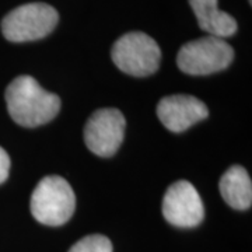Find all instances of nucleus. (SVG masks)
Segmentation results:
<instances>
[{"mask_svg":"<svg viewBox=\"0 0 252 252\" xmlns=\"http://www.w3.org/2000/svg\"><path fill=\"white\" fill-rule=\"evenodd\" d=\"M157 115L168 130L181 133L209 115L206 104L192 95L164 97L157 105Z\"/></svg>","mask_w":252,"mask_h":252,"instance_id":"obj_8","label":"nucleus"},{"mask_svg":"<svg viewBox=\"0 0 252 252\" xmlns=\"http://www.w3.org/2000/svg\"><path fill=\"white\" fill-rule=\"evenodd\" d=\"M248 1H250V3H252V0H248Z\"/></svg>","mask_w":252,"mask_h":252,"instance_id":"obj_13","label":"nucleus"},{"mask_svg":"<svg viewBox=\"0 0 252 252\" xmlns=\"http://www.w3.org/2000/svg\"><path fill=\"white\" fill-rule=\"evenodd\" d=\"M111 58L118 69L126 74L146 77L158 69L161 51L152 36L133 31L122 35L114 44Z\"/></svg>","mask_w":252,"mask_h":252,"instance_id":"obj_3","label":"nucleus"},{"mask_svg":"<svg viewBox=\"0 0 252 252\" xmlns=\"http://www.w3.org/2000/svg\"><path fill=\"white\" fill-rule=\"evenodd\" d=\"M199 27L209 35L228 38L237 32V21L228 13L219 9L217 0H189Z\"/></svg>","mask_w":252,"mask_h":252,"instance_id":"obj_9","label":"nucleus"},{"mask_svg":"<svg viewBox=\"0 0 252 252\" xmlns=\"http://www.w3.org/2000/svg\"><path fill=\"white\" fill-rule=\"evenodd\" d=\"M112 244L105 235L91 234L81 238L73 245L69 252H112Z\"/></svg>","mask_w":252,"mask_h":252,"instance_id":"obj_11","label":"nucleus"},{"mask_svg":"<svg viewBox=\"0 0 252 252\" xmlns=\"http://www.w3.org/2000/svg\"><path fill=\"white\" fill-rule=\"evenodd\" d=\"M220 193L228 206L247 210L252 205V182L250 174L241 165H233L220 180Z\"/></svg>","mask_w":252,"mask_h":252,"instance_id":"obj_10","label":"nucleus"},{"mask_svg":"<svg viewBox=\"0 0 252 252\" xmlns=\"http://www.w3.org/2000/svg\"><path fill=\"white\" fill-rule=\"evenodd\" d=\"M10 171V157L4 149L0 147V184L7 180Z\"/></svg>","mask_w":252,"mask_h":252,"instance_id":"obj_12","label":"nucleus"},{"mask_svg":"<svg viewBox=\"0 0 252 252\" xmlns=\"http://www.w3.org/2000/svg\"><path fill=\"white\" fill-rule=\"evenodd\" d=\"M234 58L233 48L223 38L207 35L189 41L177 55V64L190 76H206L224 70Z\"/></svg>","mask_w":252,"mask_h":252,"instance_id":"obj_5","label":"nucleus"},{"mask_svg":"<svg viewBox=\"0 0 252 252\" xmlns=\"http://www.w3.org/2000/svg\"><path fill=\"white\" fill-rule=\"evenodd\" d=\"M126 121L117 108L95 111L84 127V142L89 150L99 157H111L124 142Z\"/></svg>","mask_w":252,"mask_h":252,"instance_id":"obj_6","label":"nucleus"},{"mask_svg":"<svg viewBox=\"0 0 252 252\" xmlns=\"http://www.w3.org/2000/svg\"><path fill=\"white\" fill-rule=\"evenodd\" d=\"M6 104L13 121L24 127L48 124L61 109L59 97L42 89L31 76H18L10 83Z\"/></svg>","mask_w":252,"mask_h":252,"instance_id":"obj_1","label":"nucleus"},{"mask_svg":"<svg viewBox=\"0 0 252 252\" xmlns=\"http://www.w3.org/2000/svg\"><path fill=\"white\" fill-rule=\"evenodd\" d=\"M162 215L170 224L190 228L202 223L205 207L195 187L188 181H178L164 195Z\"/></svg>","mask_w":252,"mask_h":252,"instance_id":"obj_7","label":"nucleus"},{"mask_svg":"<svg viewBox=\"0 0 252 252\" xmlns=\"http://www.w3.org/2000/svg\"><path fill=\"white\" fill-rule=\"evenodd\" d=\"M76 209V196L67 181L49 175L38 182L31 195V213L45 225H62L70 220Z\"/></svg>","mask_w":252,"mask_h":252,"instance_id":"obj_2","label":"nucleus"},{"mask_svg":"<svg viewBox=\"0 0 252 252\" xmlns=\"http://www.w3.org/2000/svg\"><path fill=\"white\" fill-rule=\"evenodd\" d=\"M58 11L46 3H27L11 10L1 21V32L11 42L41 39L54 31Z\"/></svg>","mask_w":252,"mask_h":252,"instance_id":"obj_4","label":"nucleus"}]
</instances>
